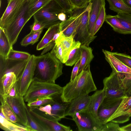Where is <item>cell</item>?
<instances>
[{
  "label": "cell",
  "mask_w": 131,
  "mask_h": 131,
  "mask_svg": "<svg viewBox=\"0 0 131 131\" xmlns=\"http://www.w3.org/2000/svg\"><path fill=\"white\" fill-rule=\"evenodd\" d=\"M96 90L89 65L63 87L60 97L63 103H69L78 97L88 94Z\"/></svg>",
  "instance_id": "cell-1"
},
{
  "label": "cell",
  "mask_w": 131,
  "mask_h": 131,
  "mask_svg": "<svg viewBox=\"0 0 131 131\" xmlns=\"http://www.w3.org/2000/svg\"><path fill=\"white\" fill-rule=\"evenodd\" d=\"M81 43L74 39L67 60L65 63L67 66H72L80 58Z\"/></svg>",
  "instance_id": "cell-26"
},
{
  "label": "cell",
  "mask_w": 131,
  "mask_h": 131,
  "mask_svg": "<svg viewBox=\"0 0 131 131\" xmlns=\"http://www.w3.org/2000/svg\"><path fill=\"white\" fill-rule=\"evenodd\" d=\"M121 131V127L117 123L108 122L102 125L100 131Z\"/></svg>",
  "instance_id": "cell-40"
},
{
  "label": "cell",
  "mask_w": 131,
  "mask_h": 131,
  "mask_svg": "<svg viewBox=\"0 0 131 131\" xmlns=\"http://www.w3.org/2000/svg\"><path fill=\"white\" fill-rule=\"evenodd\" d=\"M30 0H24L15 16L7 27L3 29L13 46L17 41L22 29L31 17L29 9Z\"/></svg>",
  "instance_id": "cell-4"
},
{
  "label": "cell",
  "mask_w": 131,
  "mask_h": 131,
  "mask_svg": "<svg viewBox=\"0 0 131 131\" xmlns=\"http://www.w3.org/2000/svg\"><path fill=\"white\" fill-rule=\"evenodd\" d=\"M50 52L62 63H64L62 49L60 43H56L55 45Z\"/></svg>",
  "instance_id": "cell-42"
},
{
  "label": "cell",
  "mask_w": 131,
  "mask_h": 131,
  "mask_svg": "<svg viewBox=\"0 0 131 131\" xmlns=\"http://www.w3.org/2000/svg\"><path fill=\"white\" fill-rule=\"evenodd\" d=\"M102 51L106 60L109 64L112 71L124 75L126 74H131V69L116 58L111 52L104 49H103Z\"/></svg>",
  "instance_id": "cell-19"
},
{
  "label": "cell",
  "mask_w": 131,
  "mask_h": 131,
  "mask_svg": "<svg viewBox=\"0 0 131 131\" xmlns=\"http://www.w3.org/2000/svg\"><path fill=\"white\" fill-rule=\"evenodd\" d=\"M124 77L112 71L110 75L103 80V89L105 91L104 98H123L125 96L123 82Z\"/></svg>",
  "instance_id": "cell-6"
},
{
  "label": "cell",
  "mask_w": 131,
  "mask_h": 131,
  "mask_svg": "<svg viewBox=\"0 0 131 131\" xmlns=\"http://www.w3.org/2000/svg\"><path fill=\"white\" fill-rule=\"evenodd\" d=\"M13 48L4 30L0 27V57L7 59L8 53Z\"/></svg>",
  "instance_id": "cell-27"
},
{
  "label": "cell",
  "mask_w": 131,
  "mask_h": 131,
  "mask_svg": "<svg viewBox=\"0 0 131 131\" xmlns=\"http://www.w3.org/2000/svg\"><path fill=\"white\" fill-rule=\"evenodd\" d=\"M31 31L34 32L38 31L44 28V26L40 23L34 20L33 24L30 26Z\"/></svg>",
  "instance_id": "cell-46"
},
{
  "label": "cell",
  "mask_w": 131,
  "mask_h": 131,
  "mask_svg": "<svg viewBox=\"0 0 131 131\" xmlns=\"http://www.w3.org/2000/svg\"><path fill=\"white\" fill-rule=\"evenodd\" d=\"M36 56L31 55L22 74L16 83L19 95L24 96L33 80Z\"/></svg>",
  "instance_id": "cell-8"
},
{
  "label": "cell",
  "mask_w": 131,
  "mask_h": 131,
  "mask_svg": "<svg viewBox=\"0 0 131 131\" xmlns=\"http://www.w3.org/2000/svg\"><path fill=\"white\" fill-rule=\"evenodd\" d=\"M62 12H64L62 9L54 0H52L33 16L34 20L42 24L44 28L48 29L52 26L61 22L58 16V14Z\"/></svg>",
  "instance_id": "cell-5"
},
{
  "label": "cell",
  "mask_w": 131,
  "mask_h": 131,
  "mask_svg": "<svg viewBox=\"0 0 131 131\" xmlns=\"http://www.w3.org/2000/svg\"><path fill=\"white\" fill-rule=\"evenodd\" d=\"M125 96H131V74H125L123 80Z\"/></svg>",
  "instance_id": "cell-41"
},
{
  "label": "cell",
  "mask_w": 131,
  "mask_h": 131,
  "mask_svg": "<svg viewBox=\"0 0 131 131\" xmlns=\"http://www.w3.org/2000/svg\"><path fill=\"white\" fill-rule=\"evenodd\" d=\"M87 109L77 112L71 116L79 131H100L101 127Z\"/></svg>",
  "instance_id": "cell-9"
},
{
  "label": "cell",
  "mask_w": 131,
  "mask_h": 131,
  "mask_svg": "<svg viewBox=\"0 0 131 131\" xmlns=\"http://www.w3.org/2000/svg\"><path fill=\"white\" fill-rule=\"evenodd\" d=\"M43 29H42L38 31L34 32L32 36L31 43L32 45H34L38 41Z\"/></svg>",
  "instance_id": "cell-49"
},
{
  "label": "cell",
  "mask_w": 131,
  "mask_h": 131,
  "mask_svg": "<svg viewBox=\"0 0 131 131\" xmlns=\"http://www.w3.org/2000/svg\"><path fill=\"white\" fill-rule=\"evenodd\" d=\"M121 131H131V123L121 127Z\"/></svg>",
  "instance_id": "cell-51"
},
{
  "label": "cell",
  "mask_w": 131,
  "mask_h": 131,
  "mask_svg": "<svg viewBox=\"0 0 131 131\" xmlns=\"http://www.w3.org/2000/svg\"><path fill=\"white\" fill-rule=\"evenodd\" d=\"M74 36L67 37L62 32L56 41V43H60L62 47L64 63L67 60L69 54L73 43Z\"/></svg>",
  "instance_id": "cell-24"
},
{
  "label": "cell",
  "mask_w": 131,
  "mask_h": 131,
  "mask_svg": "<svg viewBox=\"0 0 131 131\" xmlns=\"http://www.w3.org/2000/svg\"><path fill=\"white\" fill-rule=\"evenodd\" d=\"M80 63V59L75 63L72 70L70 81L73 80L77 75Z\"/></svg>",
  "instance_id": "cell-47"
},
{
  "label": "cell",
  "mask_w": 131,
  "mask_h": 131,
  "mask_svg": "<svg viewBox=\"0 0 131 131\" xmlns=\"http://www.w3.org/2000/svg\"><path fill=\"white\" fill-rule=\"evenodd\" d=\"M63 87L55 83L42 82L33 80L24 97L28 103L48 97L53 98L62 93Z\"/></svg>",
  "instance_id": "cell-3"
},
{
  "label": "cell",
  "mask_w": 131,
  "mask_h": 131,
  "mask_svg": "<svg viewBox=\"0 0 131 131\" xmlns=\"http://www.w3.org/2000/svg\"><path fill=\"white\" fill-rule=\"evenodd\" d=\"M58 17L59 19L61 22L63 21L66 20V15L64 12L60 13L58 14Z\"/></svg>",
  "instance_id": "cell-50"
},
{
  "label": "cell",
  "mask_w": 131,
  "mask_h": 131,
  "mask_svg": "<svg viewBox=\"0 0 131 131\" xmlns=\"http://www.w3.org/2000/svg\"><path fill=\"white\" fill-rule=\"evenodd\" d=\"M91 10L90 13L88 30L90 34L94 36V32L95 24L101 8L105 5V0H91Z\"/></svg>",
  "instance_id": "cell-20"
},
{
  "label": "cell",
  "mask_w": 131,
  "mask_h": 131,
  "mask_svg": "<svg viewBox=\"0 0 131 131\" xmlns=\"http://www.w3.org/2000/svg\"><path fill=\"white\" fill-rule=\"evenodd\" d=\"M91 96L86 94L78 97L70 102L66 110L65 116H71L75 113L87 109L90 103Z\"/></svg>",
  "instance_id": "cell-17"
},
{
  "label": "cell",
  "mask_w": 131,
  "mask_h": 131,
  "mask_svg": "<svg viewBox=\"0 0 131 131\" xmlns=\"http://www.w3.org/2000/svg\"><path fill=\"white\" fill-rule=\"evenodd\" d=\"M84 7L74 8L70 13V16L69 18L60 23V31L67 37L72 35L74 36L79 24L80 16Z\"/></svg>",
  "instance_id": "cell-12"
},
{
  "label": "cell",
  "mask_w": 131,
  "mask_h": 131,
  "mask_svg": "<svg viewBox=\"0 0 131 131\" xmlns=\"http://www.w3.org/2000/svg\"><path fill=\"white\" fill-rule=\"evenodd\" d=\"M1 97L4 99L8 104L21 124L27 127L28 120L26 110L27 106L25 103L24 96L19 95L15 97Z\"/></svg>",
  "instance_id": "cell-15"
},
{
  "label": "cell",
  "mask_w": 131,
  "mask_h": 131,
  "mask_svg": "<svg viewBox=\"0 0 131 131\" xmlns=\"http://www.w3.org/2000/svg\"><path fill=\"white\" fill-rule=\"evenodd\" d=\"M53 98L48 97L41 98L35 101L28 103L27 106L29 107L34 108L48 104H52L54 102Z\"/></svg>",
  "instance_id": "cell-35"
},
{
  "label": "cell",
  "mask_w": 131,
  "mask_h": 131,
  "mask_svg": "<svg viewBox=\"0 0 131 131\" xmlns=\"http://www.w3.org/2000/svg\"><path fill=\"white\" fill-rule=\"evenodd\" d=\"M123 98L104 99L98 111L99 123L101 127L107 123L108 120L117 108Z\"/></svg>",
  "instance_id": "cell-10"
},
{
  "label": "cell",
  "mask_w": 131,
  "mask_h": 131,
  "mask_svg": "<svg viewBox=\"0 0 131 131\" xmlns=\"http://www.w3.org/2000/svg\"><path fill=\"white\" fill-rule=\"evenodd\" d=\"M106 15L105 5H103L101 8L95 24L94 32V35H95L102 26L105 21Z\"/></svg>",
  "instance_id": "cell-37"
},
{
  "label": "cell",
  "mask_w": 131,
  "mask_h": 131,
  "mask_svg": "<svg viewBox=\"0 0 131 131\" xmlns=\"http://www.w3.org/2000/svg\"><path fill=\"white\" fill-rule=\"evenodd\" d=\"M60 23L54 25L48 29L38 44L37 50L44 49L52 40L56 34L60 32Z\"/></svg>",
  "instance_id": "cell-25"
},
{
  "label": "cell",
  "mask_w": 131,
  "mask_h": 131,
  "mask_svg": "<svg viewBox=\"0 0 131 131\" xmlns=\"http://www.w3.org/2000/svg\"><path fill=\"white\" fill-rule=\"evenodd\" d=\"M26 110L28 120L27 127L30 129L31 131H45L44 128L32 116L27 106Z\"/></svg>",
  "instance_id": "cell-34"
},
{
  "label": "cell",
  "mask_w": 131,
  "mask_h": 131,
  "mask_svg": "<svg viewBox=\"0 0 131 131\" xmlns=\"http://www.w3.org/2000/svg\"><path fill=\"white\" fill-rule=\"evenodd\" d=\"M0 127L6 131H31L26 126L14 123L0 116Z\"/></svg>",
  "instance_id": "cell-30"
},
{
  "label": "cell",
  "mask_w": 131,
  "mask_h": 131,
  "mask_svg": "<svg viewBox=\"0 0 131 131\" xmlns=\"http://www.w3.org/2000/svg\"><path fill=\"white\" fill-rule=\"evenodd\" d=\"M63 64L50 52L36 56L33 80L55 83L63 74Z\"/></svg>",
  "instance_id": "cell-2"
},
{
  "label": "cell",
  "mask_w": 131,
  "mask_h": 131,
  "mask_svg": "<svg viewBox=\"0 0 131 131\" xmlns=\"http://www.w3.org/2000/svg\"><path fill=\"white\" fill-rule=\"evenodd\" d=\"M105 21L112 27L115 31L122 34H131V31L122 25L118 19L116 15H106Z\"/></svg>",
  "instance_id": "cell-28"
},
{
  "label": "cell",
  "mask_w": 131,
  "mask_h": 131,
  "mask_svg": "<svg viewBox=\"0 0 131 131\" xmlns=\"http://www.w3.org/2000/svg\"><path fill=\"white\" fill-rule=\"evenodd\" d=\"M52 0H30L29 5V12L32 17L35 13L44 6Z\"/></svg>",
  "instance_id": "cell-32"
},
{
  "label": "cell",
  "mask_w": 131,
  "mask_h": 131,
  "mask_svg": "<svg viewBox=\"0 0 131 131\" xmlns=\"http://www.w3.org/2000/svg\"><path fill=\"white\" fill-rule=\"evenodd\" d=\"M0 77L5 74L13 72L17 80L21 75L28 60H14L0 57Z\"/></svg>",
  "instance_id": "cell-13"
},
{
  "label": "cell",
  "mask_w": 131,
  "mask_h": 131,
  "mask_svg": "<svg viewBox=\"0 0 131 131\" xmlns=\"http://www.w3.org/2000/svg\"><path fill=\"white\" fill-rule=\"evenodd\" d=\"M105 91L104 89L96 91L91 95V100L87 109L100 126L98 121V111L100 106L105 98Z\"/></svg>",
  "instance_id": "cell-18"
},
{
  "label": "cell",
  "mask_w": 131,
  "mask_h": 131,
  "mask_svg": "<svg viewBox=\"0 0 131 131\" xmlns=\"http://www.w3.org/2000/svg\"><path fill=\"white\" fill-rule=\"evenodd\" d=\"M119 21L126 29L131 31V14L120 13L116 15Z\"/></svg>",
  "instance_id": "cell-36"
},
{
  "label": "cell",
  "mask_w": 131,
  "mask_h": 131,
  "mask_svg": "<svg viewBox=\"0 0 131 131\" xmlns=\"http://www.w3.org/2000/svg\"><path fill=\"white\" fill-rule=\"evenodd\" d=\"M109 5V8L117 14L120 13L131 14V9L124 3L122 0H106Z\"/></svg>",
  "instance_id": "cell-31"
},
{
  "label": "cell",
  "mask_w": 131,
  "mask_h": 131,
  "mask_svg": "<svg viewBox=\"0 0 131 131\" xmlns=\"http://www.w3.org/2000/svg\"><path fill=\"white\" fill-rule=\"evenodd\" d=\"M17 81L16 76L13 72L6 73L0 77V96H7Z\"/></svg>",
  "instance_id": "cell-21"
},
{
  "label": "cell",
  "mask_w": 131,
  "mask_h": 131,
  "mask_svg": "<svg viewBox=\"0 0 131 131\" xmlns=\"http://www.w3.org/2000/svg\"><path fill=\"white\" fill-rule=\"evenodd\" d=\"M131 117V96H125L116 111L108 120L112 122L123 123L128 121Z\"/></svg>",
  "instance_id": "cell-11"
},
{
  "label": "cell",
  "mask_w": 131,
  "mask_h": 131,
  "mask_svg": "<svg viewBox=\"0 0 131 131\" xmlns=\"http://www.w3.org/2000/svg\"><path fill=\"white\" fill-rule=\"evenodd\" d=\"M70 103H60L55 101L51 105V110L50 115L47 118L49 119L59 121L64 118L67 108Z\"/></svg>",
  "instance_id": "cell-23"
},
{
  "label": "cell",
  "mask_w": 131,
  "mask_h": 131,
  "mask_svg": "<svg viewBox=\"0 0 131 131\" xmlns=\"http://www.w3.org/2000/svg\"><path fill=\"white\" fill-rule=\"evenodd\" d=\"M128 7L131 9V0H122Z\"/></svg>",
  "instance_id": "cell-52"
},
{
  "label": "cell",
  "mask_w": 131,
  "mask_h": 131,
  "mask_svg": "<svg viewBox=\"0 0 131 131\" xmlns=\"http://www.w3.org/2000/svg\"><path fill=\"white\" fill-rule=\"evenodd\" d=\"M80 63L77 75L89 65L94 57L92 49L90 47L81 45Z\"/></svg>",
  "instance_id": "cell-22"
},
{
  "label": "cell",
  "mask_w": 131,
  "mask_h": 131,
  "mask_svg": "<svg viewBox=\"0 0 131 131\" xmlns=\"http://www.w3.org/2000/svg\"><path fill=\"white\" fill-rule=\"evenodd\" d=\"M91 4L90 2L88 6L85 7L81 14L79 24L74 39L78 41L81 45L89 47L90 43L96 36H92L89 32L88 26Z\"/></svg>",
  "instance_id": "cell-7"
},
{
  "label": "cell",
  "mask_w": 131,
  "mask_h": 131,
  "mask_svg": "<svg viewBox=\"0 0 131 131\" xmlns=\"http://www.w3.org/2000/svg\"><path fill=\"white\" fill-rule=\"evenodd\" d=\"M74 8H81L86 7L91 0H69Z\"/></svg>",
  "instance_id": "cell-43"
},
{
  "label": "cell",
  "mask_w": 131,
  "mask_h": 131,
  "mask_svg": "<svg viewBox=\"0 0 131 131\" xmlns=\"http://www.w3.org/2000/svg\"><path fill=\"white\" fill-rule=\"evenodd\" d=\"M34 32H30L24 37L21 41V45L23 46H26L31 44L32 36Z\"/></svg>",
  "instance_id": "cell-45"
},
{
  "label": "cell",
  "mask_w": 131,
  "mask_h": 131,
  "mask_svg": "<svg viewBox=\"0 0 131 131\" xmlns=\"http://www.w3.org/2000/svg\"><path fill=\"white\" fill-rule=\"evenodd\" d=\"M0 101L1 104L0 110L2 111L8 120L16 124L23 125L8 104L4 99L1 96Z\"/></svg>",
  "instance_id": "cell-29"
},
{
  "label": "cell",
  "mask_w": 131,
  "mask_h": 131,
  "mask_svg": "<svg viewBox=\"0 0 131 131\" xmlns=\"http://www.w3.org/2000/svg\"><path fill=\"white\" fill-rule=\"evenodd\" d=\"M65 13H70L74 8L69 0H54Z\"/></svg>",
  "instance_id": "cell-39"
},
{
  "label": "cell",
  "mask_w": 131,
  "mask_h": 131,
  "mask_svg": "<svg viewBox=\"0 0 131 131\" xmlns=\"http://www.w3.org/2000/svg\"><path fill=\"white\" fill-rule=\"evenodd\" d=\"M29 111L37 122L44 128L45 131H71L70 126L62 124L58 121L48 118L29 107Z\"/></svg>",
  "instance_id": "cell-14"
},
{
  "label": "cell",
  "mask_w": 131,
  "mask_h": 131,
  "mask_svg": "<svg viewBox=\"0 0 131 131\" xmlns=\"http://www.w3.org/2000/svg\"><path fill=\"white\" fill-rule=\"evenodd\" d=\"M16 83L11 89L9 93L5 97H15L18 96L19 95H20L18 93L17 89Z\"/></svg>",
  "instance_id": "cell-48"
},
{
  "label": "cell",
  "mask_w": 131,
  "mask_h": 131,
  "mask_svg": "<svg viewBox=\"0 0 131 131\" xmlns=\"http://www.w3.org/2000/svg\"><path fill=\"white\" fill-rule=\"evenodd\" d=\"M112 52V54L127 67L131 69V57L117 52Z\"/></svg>",
  "instance_id": "cell-38"
},
{
  "label": "cell",
  "mask_w": 131,
  "mask_h": 131,
  "mask_svg": "<svg viewBox=\"0 0 131 131\" xmlns=\"http://www.w3.org/2000/svg\"><path fill=\"white\" fill-rule=\"evenodd\" d=\"M24 0H9L8 5L0 19V27L4 29L16 15Z\"/></svg>",
  "instance_id": "cell-16"
},
{
  "label": "cell",
  "mask_w": 131,
  "mask_h": 131,
  "mask_svg": "<svg viewBox=\"0 0 131 131\" xmlns=\"http://www.w3.org/2000/svg\"><path fill=\"white\" fill-rule=\"evenodd\" d=\"M31 55L29 53L14 50L12 48L9 52L7 58L20 60H28Z\"/></svg>",
  "instance_id": "cell-33"
},
{
  "label": "cell",
  "mask_w": 131,
  "mask_h": 131,
  "mask_svg": "<svg viewBox=\"0 0 131 131\" xmlns=\"http://www.w3.org/2000/svg\"><path fill=\"white\" fill-rule=\"evenodd\" d=\"M61 33L62 32L60 31L55 34L53 39L44 49L41 53V55L45 54L52 49L55 45L56 40Z\"/></svg>",
  "instance_id": "cell-44"
}]
</instances>
